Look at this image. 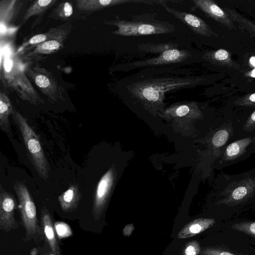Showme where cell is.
Wrapping results in <instances>:
<instances>
[{
    "label": "cell",
    "mask_w": 255,
    "mask_h": 255,
    "mask_svg": "<svg viewBox=\"0 0 255 255\" xmlns=\"http://www.w3.org/2000/svg\"><path fill=\"white\" fill-rule=\"evenodd\" d=\"M204 79L191 75V72L177 71L154 77H143L131 81L126 85V90L133 98L153 106L162 104L165 94L183 89L194 88L201 85Z\"/></svg>",
    "instance_id": "cell-1"
},
{
    "label": "cell",
    "mask_w": 255,
    "mask_h": 255,
    "mask_svg": "<svg viewBox=\"0 0 255 255\" xmlns=\"http://www.w3.org/2000/svg\"><path fill=\"white\" fill-rule=\"evenodd\" d=\"M213 196L216 206L237 208L255 201V167L235 174L217 175Z\"/></svg>",
    "instance_id": "cell-2"
},
{
    "label": "cell",
    "mask_w": 255,
    "mask_h": 255,
    "mask_svg": "<svg viewBox=\"0 0 255 255\" xmlns=\"http://www.w3.org/2000/svg\"><path fill=\"white\" fill-rule=\"evenodd\" d=\"M155 12L133 15L129 20L121 19L117 15L114 20H105L106 24L114 25L118 29L112 34L122 36H139L172 33L175 25L166 21L156 19Z\"/></svg>",
    "instance_id": "cell-3"
},
{
    "label": "cell",
    "mask_w": 255,
    "mask_h": 255,
    "mask_svg": "<svg viewBox=\"0 0 255 255\" xmlns=\"http://www.w3.org/2000/svg\"><path fill=\"white\" fill-rule=\"evenodd\" d=\"M12 115L21 132L34 167L39 176L46 180L49 177V165L37 135L26 119L14 108Z\"/></svg>",
    "instance_id": "cell-4"
},
{
    "label": "cell",
    "mask_w": 255,
    "mask_h": 255,
    "mask_svg": "<svg viewBox=\"0 0 255 255\" xmlns=\"http://www.w3.org/2000/svg\"><path fill=\"white\" fill-rule=\"evenodd\" d=\"M13 188L18 198L20 218L25 231V239L28 241L35 237L39 232L36 206L24 183L16 181Z\"/></svg>",
    "instance_id": "cell-5"
},
{
    "label": "cell",
    "mask_w": 255,
    "mask_h": 255,
    "mask_svg": "<svg viewBox=\"0 0 255 255\" xmlns=\"http://www.w3.org/2000/svg\"><path fill=\"white\" fill-rule=\"evenodd\" d=\"M255 153V135L237 138L228 143L214 163L217 169L236 164Z\"/></svg>",
    "instance_id": "cell-6"
},
{
    "label": "cell",
    "mask_w": 255,
    "mask_h": 255,
    "mask_svg": "<svg viewBox=\"0 0 255 255\" xmlns=\"http://www.w3.org/2000/svg\"><path fill=\"white\" fill-rule=\"evenodd\" d=\"M192 56L190 51L178 48L169 49L156 57L127 62L119 67L124 72L133 69L152 67L182 62Z\"/></svg>",
    "instance_id": "cell-7"
},
{
    "label": "cell",
    "mask_w": 255,
    "mask_h": 255,
    "mask_svg": "<svg viewBox=\"0 0 255 255\" xmlns=\"http://www.w3.org/2000/svg\"><path fill=\"white\" fill-rule=\"evenodd\" d=\"M16 202L13 195L0 187V229L6 233L16 229L18 224L14 218Z\"/></svg>",
    "instance_id": "cell-8"
},
{
    "label": "cell",
    "mask_w": 255,
    "mask_h": 255,
    "mask_svg": "<svg viewBox=\"0 0 255 255\" xmlns=\"http://www.w3.org/2000/svg\"><path fill=\"white\" fill-rule=\"evenodd\" d=\"M114 170L111 168L98 182L93 199L92 215L98 220L103 212L114 181Z\"/></svg>",
    "instance_id": "cell-9"
},
{
    "label": "cell",
    "mask_w": 255,
    "mask_h": 255,
    "mask_svg": "<svg viewBox=\"0 0 255 255\" xmlns=\"http://www.w3.org/2000/svg\"><path fill=\"white\" fill-rule=\"evenodd\" d=\"M167 0H161L159 3L167 11L181 21L195 33L203 35L210 36V29L208 25L198 16L186 11L177 10L169 7L166 3Z\"/></svg>",
    "instance_id": "cell-10"
},
{
    "label": "cell",
    "mask_w": 255,
    "mask_h": 255,
    "mask_svg": "<svg viewBox=\"0 0 255 255\" xmlns=\"http://www.w3.org/2000/svg\"><path fill=\"white\" fill-rule=\"evenodd\" d=\"M27 73L43 94L51 101H56L59 96L58 87L56 81L49 72L45 69L34 68L27 71Z\"/></svg>",
    "instance_id": "cell-11"
},
{
    "label": "cell",
    "mask_w": 255,
    "mask_h": 255,
    "mask_svg": "<svg viewBox=\"0 0 255 255\" xmlns=\"http://www.w3.org/2000/svg\"><path fill=\"white\" fill-rule=\"evenodd\" d=\"M153 0H78L76 1L78 9L88 11H94L112 6L128 3L154 4Z\"/></svg>",
    "instance_id": "cell-12"
},
{
    "label": "cell",
    "mask_w": 255,
    "mask_h": 255,
    "mask_svg": "<svg viewBox=\"0 0 255 255\" xmlns=\"http://www.w3.org/2000/svg\"><path fill=\"white\" fill-rule=\"evenodd\" d=\"M41 222L45 239L52 253L55 255H60L52 218L48 210L45 207L41 209Z\"/></svg>",
    "instance_id": "cell-13"
},
{
    "label": "cell",
    "mask_w": 255,
    "mask_h": 255,
    "mask_svg": "<svg viewBox=\"0 0 255 255\" xmlns=\"http://www.w3.org/2000/svg\"><path fill=\"white\" fill-rule=\"evenodd\" d=\"M81 198L82 195L78 186L73 184L59 196L58 201L64 212H71L77 208Z\"/></svg>",
    "instance_id": "cell-14"
},
{
    "label": "cell",
    "mask_w": 255,
    "mask_h": 255,
    "mask_svg": "<svg viewBox=\"0 0 255 255\" xmlns=\"http://www.w3.org/2000/svg\"><path fill=\"white\" fill-rule=\"evenodd\" d=\"M215 223L213 218H199L186 225L178 234V239H185L195 236L211 228Z\"/></svg>",
    "instance_id": "cell-15"
},
{
    "label": "cell",
    "mask_w": 255,
    "mask_h": 255,
    "mask_svg": "<svg viewBox=\"0 0 255 255\" xmlns=\"http://www.w3.org/2000/svg\"><path fill=\"white\" fill-rule=\"evenodd\" d=\"M238 138L255 135V110L242 117H235Z\"/></svg>",
    "instance_id": "cell-16"
},
{
    "label": "cell",
    "mask_w": 255,
    "mask_h": 255,
    "mask_svg": "<svg viewBox=\"0 0 255 255\" xmlns=\"http://www.w3.org/2000/svg\"><path fill=\"white\" fill-rule=\"evenodd\" d=\"M13 108L5 94H0V126L3 131H9V116L12 114Z\"/></svg>",
    "instance_id": "cell-17"
},
{
    "label": "cell",
    "mask_w": 255,
    "mask_h": 255,
    "mask_svg": "<svg viewBox=\"0 0 255 255\" xmlns=\"http://www.w3.org/2000/svg\"><path fill=\"white\" fill-rule=\"evenodd\" d=\"M194 7L200 9L209 16L219 19L224 16L221 8L210 0H193Z\"/></svg>",
    "instance_id": "cell-18"
},
{
    "label": "cell",
    "mask_w": 255,
    "mask_h": 255,
    "mask_svg": "<svg viewBox=\"0 0 255 255\" xmlns=\"http://www.w3.org/2000/svg\"><path fill=\"white\" fill-rule=\"evenodd\" d=\"M138 49L141 52L160 54L169 49L178 48L176 43L167 42L154 43L151 42L141 43L137 45Z\"/></svg>",
    "instance_id": "cell-19"
},
{
    "label": "cell",
    "mask_w": 255,
    "mask_h": 255,
    "mask_svg": "<svg viewBox=\"0 0 255 255\" xmlns=\"http://www.w3.org/2000/svg\"><path fill=\"white\" fill-rule=\"evenodd\" d=\"M55 2L56 0H38L34 1L26 11L22 20L26 21L31 16L41 14Z\"/></svg>",
    "instance_id": "cell-20"
},
{
    "label": "cell",
    "mask_w": 255,
    "mask_h": 255,
    "mask_svg": "<svg viewBox=\"0 0 255 255\" xmlns=\"http://www.w3.org/2000/svg\"><path fill=\"white\" fill-rule=\"evenodd\" d=\"M61 47V43L59 39L49 40L36 45L31 53L50 54L59 50Z\"/></svg>",
    "instance_id": "cell-21"
},
{
    "label": "cell",
    "mask_w": 255,
    "mask_h": 255,
    "mask_svg": "<svg viewBox=\"0 0 255 255\" xmlns=\"http://www.w3.org/2000/svg\"><path fill=\"white\" fill-rule=\"evenodd\" d=\"M232 229L255 238V222H243L233 225Z\"/></svg>",
    "instance_id": "cell-22"
},
{
    "label": "cell",
    "mask_w": 255,
    "mask_h": 255,
    "mask_svg": "<svg viewBox=\"0 0 255 255\" xmlns=\"http://www.w3.org/2000/svg\"><path fill=\"white\" fill-rule=\"evenodd\" d=\"M196 108V105L193 102L178 104L170 109L174 111L175 115L179 117H183L188 115L190 112Z\"/></svg>",
    "instance_id": "cell-23"
},
{
    "label": "cell",
    "mask_w": 255,
    "mask_h": 255,
    "mask_svg": "<svg viewBox=\"0 0 255 255\" xmlns=\"http://www.w3.org/2000/svg\"><path fill=\"white\" fill-rule=\"evenodd\" d=\"M54 227L59 239H62L71 236L72 230L68 225L64 222H58L54 224Z\"/></svg>",
    "instance_id": "cell-24"
},
{
    "label": "cell",
    "mask_w": 255,
    "mask_h": 255,
    "mask_svg": "<svg viewBox=\"0 0 255 255\" xmlns=\"http://www.w3.org/2000/svg\"><path fill=\"white\" fill-rule=\"evenodd\" d=\"M201 252V247L199 242L192 241L189 242L184 251L185 255H198Z\"/></svg>",
    "instance_id": "cell-25"
},
{
    "label": "cell",
    "mask_w": 255,
    "mask_h": 255,
    "mask_svg": "<svg viewBox=\"0 0 255 255\" xmlns=\"http://www.w3.org/2000/svg\"><path fill=\"white\" fill-rule=\"evenodd\" d=\"M49 32L45 34H38L31 37L25 45H37L50 39L51 36Z\"/></svg>",
    "instance_id": "cell-26"
},
{
    "label": "cell",
    "mask_w": 255,
    "mask_h": 255,
    "mask_svg": "<svg viewBox=\"0 0 255 255\" xmlns=\"http://www.w3.org/2000/svg\"><path fill=\"white\" fill-rule=\"evenodd\" d=\"M59 11V14L61 16L69 17L73 14V9L72 5L69 2H65L60 6Z\"/></svg>",
    "instance_id": "cell-27"
},
{
    "label": "cell",
    "mask_w": 255,
    "mask_h": 255,
    "mask_svg": "<svg viewBox=\"0 0 255 255\" xmlns=\"http://www.w3.org/2000/svg\"><path fill=\"white\" fill-rule=\"evenodd\" d=\"M202 255H236L232 253L214 248H206L201 252Z\"/></svg>",
    "instance_id": "cell-28"
},
{
    "label": "cell",
    "mask_w": 255,
    "mask_h": 255,
    "mask_svg": "<svg viewBox=\"0 0 255 255\" xmlns=\"http://www.w3.org/2000/svg\"><path fill=\"white\" fill-rule=\"evenodd\" d=\"M229 56L228 52L225 50L220 49L217 50L214 54V58L218 60H225Z\"/></svg>",
    "instance_id": "cell-29"
},
{
    "label": "cell",
    "mask_w": 255,
    "mask_h": 255,
    "mask_svg": "<svg viewBox=\"0 0 255 255\" xmlns=\"http://www.w3.org/2000/svg\"><path fill=\"white\" fill-rule=\"evenodd\" d=\"M249 100L251 103H252L251 105L255 104V93L250 96Z\"/></svg>",
    "instance_id": "cell-30"
},
{
    "label": "cell",
    "mask_w": 255,
    "mask_h": 255,
    "mask_svg": "<svg viewBox=\"0 0 255 255\" xmlns=\"http://www.w3.org/2000/svg\"><path fill=\"white\" fill-rule=\"evenodd\" d=\"M38 250L36 248L32 249L30 252V255H37Z\"/></svg>",
    "instance_id": "cell-31"
},
{
    "label": "cell",
    "mask_w": 255,
    "mask_h": 255,
    "mask_svg": "<svg viewBox=\"0 0 255 255\" xmlns=\"http://www.w3.org/2000/svg\"><path fill=\"white\" fill-rule=\"evenodd\" d=\"M250 62L253 66H255V57H251Z\"/></svg>",
    "instance_id": "cell-32"
},
{
    "label": "cell",
    "mask_w": 255,
    "mask_h": 255,
    "mask_svg": "<svg viewBox=\"0 0 255 255\" xmlns=\"http://www.w3.org/2000/svg\"><path fill=\"white\" fill-rule=\"evenodd\" d=\"M251 75L252 77H255V69L253 71Z\"/></svg>",
    "instance_id": "cell-33"
},
{
    "label": "cell",
    "mask_w": 255,
    "mask_h": 255,
    "mask_svg": "<svg viewBox=\"0 0 255 255\" xmlns=\"http://www.w3.org/2000/svg\"><path fill=\"white\" fill-rule=\"evenodd\" d=\"M54 255V254H47V255Z\"/></svg>",
    "instance_id": "cell-34"
}]
</instances>
